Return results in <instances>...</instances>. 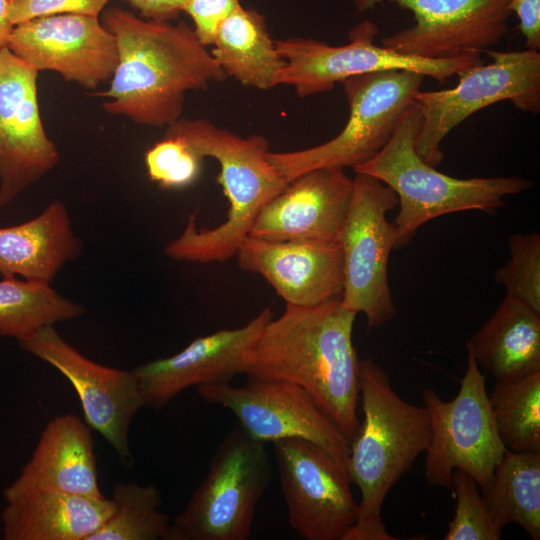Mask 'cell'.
Masks as SVG:
<instances>
[{
  "mask_svg": "<svg viewBox=\"0 0 540 540\" xmlns=\"http://www.w3.org/2000/svg\"><path fill=\"white\" fill-rule=\"evenodd\" d=\"M356 315L341 299L310 307L286 304L244 356L248 378L300 386L349 442L360 424V359L352 339Z\"/></svg>",
  "mask_w": 540,
  "mask_h": 540,
  "instance_id": "1",
  "label": "cell"
},
{
  "mask_svg": "<svg viewBox=\"0 0 540 540\" xmlns=\"http://www.w3.org/2000/svg\"><path fill=\"white\" fill-rule=\"evenodd\" d=\"M103 25L114 35L118 64L104 110L140 125L167 127L181 118L185 94L206 89L226 74L185 22L143 19L109 8Z\"/></svg>",
  "mask_w": 540,
  "mask_h": 540,
  "instance_id": "2",
  "label": "cell"
},
{
  "mask_svg": "<svg viewBox=\"0 0 540 540\" xmlns=\"http://www.w3.org/2000/svg\"><path fill=\"white\" fill-rule=\"evenodd\" d=\"M359 400L363 418L349 442L346 466L361 499L358 518L342 540H394L382 521V506L391 488L428 449L430 420L424 406L395 392L386 371L370 358L360 360Z\"/></svg>",
  "mask_w": 540,
  "mask_h": 540,
  "instance_id": "3",
  "label": "cell"
},
{
  "mask_svg": "<svg viewBox=\"0 0 540 540\" xmlns=\"http://www.w3.org/2000/svg\"><path fill=\"white\" fill-rule=\"evenodd\" d=\"M167 135L183 139L202 158L220 166L219 182L229 202L227 218L214 228L198 229L196 215L187 216L182 234L164 253L177 261L225 262L235 256L262 208L288 182L269 160V142L261 135L242 138L206 119L180 118L167 126Z\"/></svg>",
  "mask_w": 540,
  "mask_h": 540,
  "instance_id": "4",
  "label": "cell"
},
{
  "mask_svg": "<svg viewBox=\"0 0 540 540\" xmlns=\"http://www.w3.org/2000/svg\"><path fill=\"white\" fill-rule=\"evenodd\" d=\"M420 124L421 114L413 102L386 145L372 159L353 168L396 193L395 248L405 245L421 225L436 217L464 210L495 213L504 206L506 196L533 186L532 181L517 176L459 179L437 171L415 151Z\"/></svg>",
  "mask_w": 540,
  "mask_h": 540,
  "instance_id": "5",
  "label": "cell"
},
{
  "mask_svg": "<svg viewBox=\"0 0 540 540\" xmlns=\"http://www.w3.org/2000/svg\"><path fill=\"white\" fill-rule=\"evenodd\" d=\"M266 444L236 423L216 448L208 472L170 526L168 540H246L271 481Z\"/></svg>",
  "mask_w": 540,
  "mask_h": 540,
  "instance_id": "6",
  "label": "cell"
},
{
  "mask_svg": "<svg viewBox=\"0 0 540 540\" xmlns=\"http://www.w3.org/2000/svg\"><path fill=\"white\" fill-rule=\"evenodd\" d=\"M424 76L408 70H385L343 80L349 117L333 139L315 147L270 152L269 160L290 182L317 168H355L372 159L389 141L414 102Z\"/></svg>",
  "mask_w": 540,
  "mask_h": 540,
  "instance_id": "7",
  "label": "cell"
},
{
  "mask_svg": "<svg viewBox=\"0 0 540 540\" xmlns=\"http://www.w3.org/2000/svg\"><path fill=\"white\" fill-rule=\"evenodd\" d=\"M491 63L459 72L458 84L450 89L418 91L414 102L421 124L414 140L417 154L429 165L444 158V138L475 112L501 101H510L525 112L540 110V53L485 51Z\"/></svg>",
  "mask_w": 540,
  "mask_h": 540,
  "instance_id": "8",
  "label": "cell"
},
{
  "mask_svg": "<svg viewBox=\"0 0 540 540\" xmlns=\"http://www.w3.org/2000/svg\"><path fill=\"white\" fill-rule=\"evenodd\" d=\"M422 402L431 428L424 465L428 484L451 489L452 473L459 469L486 491L507 448L493 419L485 376L468 348L467 369L458 394L445 401L435 390L426 388Z\"/></svg>",
  "mask_w": 540,
  "mask_h": 540,
  "instance_id": "9",
  "label": "cell"
},
{
  "mask_svg": "<svg viewBox=\"0 0 540 540\" xmlns=\"http://www.w3.org/2000/svg\"><path fill=\"white\" fill-rule=\"evenodd\" d=\"M397 204V195L389 186L356 173L339 239L343 255L341 303L355 313H363L369 330L396 315L388 283V259L395 248L396 231L386 215Z\"/></svg>",
  "mask_w": 540,
  "mask_h": 540,
  "instance_id": "10",
  "label": "cell"
},
{
  "mask_svg": "<svg viewBox=\"0 0 540 540\" xmlns=\"http://www.w3.org/2000/svg\"><path fill=\"white\" fill-rule=\"evenodd\" d=\"M377 26L364 21L349 34V43L331 46L308 38L274 41L285 64L276 78V85H291L299 97L331 91L336 83L360 74L408 70L439 82L468 68L483 63L478 54L447 59H430L397 53L374 44Z\"/></svg>",
  "mask_w": 540,
  "mask_h": 540,
  "instance_id": "11",
  "label": "cell"
},
{
  "mask_svg": "<svg viewBox=\"0 0 540 540\" xmlns=\"http://www.w3.org/2000/svg\"><path fill=\"white\" fill-rule=\"evenodd\" d=\"M273 449L292 529L305 540H342L358 518L346 463L302 438Z\"/></svg>",
  "mask_w": 540,
  "mask_h": 540,
  "instance_id": "12",
  "label": "cell"
},
{
  "mask_svg": "<svg viewBox=\"0 0 540 540\" xmlns=\"http://www.w3.org/2000/svg\"><path fill=\"white\" fill-rule=\"evenodd\" d=\"M357 13L390 3L409 10L414 24L384 37L397 53L447 59L481 55L508 31L509 0H352Z\"/></svg>",
  "mask_w": 540,
  "mask_h": 540,
  "instance_id": "13",
  "label": "cell"
},
{
  "mask_svg": "<svg viewBox=\"0 0 540 540\" xmlns=\"http://www.w3.org/2000/svg\"><path fill=\"white\" fill-rule=\"evenodd\" d=\"M207 403L232 412L253 439L262 443L302 438L347 463L349 441L300 386L282 380L249 378L239 387L210 384L197 387Z\"/></svg>",
  "mask_w": 540,
  "mask_h": 540,
  "instance_id": "14",
  "label": "cell"
},
{
  "mask_svg": "<svg viewBox=\"0 0 540 540\" xmlns=\"http://www.w3.org/2000/svg\"><path fill=\"white\" fill-rule=\"evenodd\" d=\"M28 353L61 372L74 387L85 422L100 433L124 463H131L128 434L137 411L144 406L131 371L98 364L66 342L53 326L18 341Z\"/></svg>",
  "mask_w": 540,
  "mask_h": 540,
  "instance_id": "15",
  "label": "cell"
},
{
  "mask_svg": "<svg viewBox=\"0 0 540 540\" xmlns=\"http://www.w3.org/2000/svg\"><path fill=\"white\" fill-rule=\"evenodd\" d=\"M37 76L7 46L0 48V210L59 160L40 118Z\"/></svg>",
  "mask_w": 540,
  "mask_h": 540,
  "instance_id": "16",
  "label": "cell"
},
{
  "mask_svg": "<svg viewBox=\"0 0 540 540\" xmlns=\"http://www.w3.org/2000/svg\"><path fill=\"white\" fill-rule=\"evenodd\" d=\"M7 47L36 71L50 70L86 89L111 79L118 64L114 35L99 17L55 14L14 26Z\"/></svg>",
  "mask_w": 540,
  "mask_h": 540,
  "instance_id": "17",
  "label": "cell"
},
{
  "mask_svg": "<svg viewBox=\"0 0 540 540\" xmlns=\"http://www.w3.org/2000/svg\"><path fill=\"white\" fill-rule=\"evenodd\" d=\"M353 193L341 168H317L287 183L259 212L248 236L273 241L337 244Z\"/></svg>",
  "mask_w": 540,
  "mask_h": 540,
  "instance_id": "18",
  "label": "cell"
},
{
  "mask_svg": "<svg viewBox=\"0 0 540 540\" xmlns=\"http://www.w3.org/2000/svg\"><path fill=\"white\" fill-rule=\"evenodd\" d=\"M273 318L264 308L247 324L193 340L183 350L132 370L144 405L160 409L192 386L227 384L244 373V356Z\"/></svg>",
  "mask_w": 540,
  "mask_h": 540,
  "instance_id": "19",
  "label": "cell"
},
{
  "mask_svg": "<svg viewBox=\"0 0 540 540\" xmlns=\"http://www.w3.org/2000/svg\"><path fill=\"white\" fill-rule=\"evenodd\" d=\"M235 256L241 269L264 277L286 304L310 307L341 299L343 255L339 243L247 236Z\"/></svg>",
  "mask_w": 540,
  "mask_h": 540,
  "instance_id": "20",
  "label": "cell"
},
{
  "mask_svg": "<svg viewBox=\"0 0 540 540\" xmlns=\"http://www.w3.org/2000/svg\"><path fill=\"white\" fill-rule=\"evenodd\" d=\"M40 491L105 497L98 484L90 427L73 414L56 416L47 423L31 458L3 490V498Z\"/></svg>",
  "mask_w": 540,
  "mask_h": 540,
  "instance_id": "21",
  "label": "cell"
},
{
  "mask_svg": "<svg viewBox=\"0 0 540 540\" xmlns=\"http://www.w3.org/2000/svg\"><path fill=\"white\" fill-rule=\"evenodd\" d=\"M0 514L4 540H89L113 513V503L55 491L5 500Z\"/></svg>",
  "mask_w": 540,
  "mask_h": 540,
  "instance_id": "22",
  "label": "cell"
},
{
  "mask_svg": "<svg viewBox=\"0 0 540 540\" xmlns=\"http://www.w3.org/2000/svg\"><path fill=\"white\" fill-rule=\"evenodd\" d=\"M80 250L67 208L56 200L31 220L0 227V274L51 283Z\"/></svg>",
  "mask_w": 540,
  "mask_h": 540,
  "instance_id": "23",
  "label": "cell"
},
{
  "mask_svg": "<svg viewBox=\"0 0 540 540\" xmlns=\"http://www.w3.org/2000/svg\"><path fill=\"white\" fill-rule=\"evenodd\" d=\"M466 348L497 381H512L539 371L540 312L506 295Z\"/></svg>",
  "mask_w": 540,
  "mask_h": 540,
  "instance_id": "24",
  "label": "cell"
},
{
  "mask_svg": "<svg viewBox=\"0 0 540 540\" xmlns=\"http://www.w3.org/2000/svg\"><path fill=\"white\" fill-rule=\"evenodd\" d=\"M212 45L211 54L226 76L258 89L276 85L285 62L256 10L240 5L219 26Z\"/></svg>",
  "mask_w": 540,
  "mask_h": 540,
  "instance_id": "25",
  "label": "cell"
},
{
  "mask_svg": "<svg viewBox=\"0 0 540 540\" xmlns=\"http://www.w3.org/2000/svg\"><path fill=\"white\" fill-rule=\"evenodd\" d=\"M482 496L495 526L520 525L540 539V452L505 450Z\"/></svg>",
  "mask_w": 540,
  "mask_h": 540,
  "instance_id": "26",
  "label": "cell"
},
{
  "mask_svg": "<svg viewBox=\"0 0 540 540\" xmlns=\"http://www.w3.org/2000/svg\"><path fill=\"white\" fill-rule=\"evenodd\" d=\"M84 312L82 305L60 295L50 282L15 276L0 280V337L19 341Z\"/></svg>",
  "mask_w": 540,
  "mask_h": 540,
  "instance_id": "27",
  "label": "cell"
},
{
  "mask_svg": "<svg viewBox=\"0 0 540 540\" xmlns=\"http://www.w3.org/2000/svg\"><path fill=\"white\" fill-rule=\"evenodd\" d=\"M488 397L503 445L515 452H540V370L497 381Z\"/></svg>",
  "mask_w": 540,
  "mask_h": 540,
  "instance_id": "28",
  "label": "cell"
},
{
  "mask_svg": "<svg viewBox=\"0 0 540 540\" xmlns=\"http://www.w3.org/2000/svg\"><path fill=\"white\" fill-rule=\"evenodd\" d=\"M111 501L113 513L89 540H168L171 523L156 486L119 484Z\"/></svg>",
  "mask_w": 540,
  "mask_h": 540,
  "instance_id": "29",
  "label": "cell"
},
{
  "mask_svg": "<svg viewBox=\"0 0 540 540\" xmlns=\"http://www.w3.org/2000/svg\"><path fill=\"white\" fill-rule=\"evenodd\" d=\"M511 257L494 275V281L513 297L540 312V235L536 232L509 237Z\"/></svg>",
  "mask_w": 540,
  "mask_h": 540,
  "instance_id": "30",
  "label": "cell"
},
{
  "mask_svg": "<svg viewBox=\"0 0 540 540\" xmlns=\"http://www.w3.org/2000/svg\"><path fill=\"white\" fill-rule=\"evenodd\" d=\"M477 482L466 472L455 469L451 489L456 496L454 516L444 540H499V530L488 513Z\"/></svg>",
  "mask_w": 540,
  "mask_h": 540,
  "instance_id": "31",
  "label": "cell"
},
{
  "mask_svg": "<svg viewBox=\"0 0 540 540\" xmlns=\"http://www.w3.org/2000/svg\"><path fill=\"white\" fill-rule=\"evenodd\" d=\"M202 160L183 139L167 134L145 154L150 180L163 189L184 188L194 183L200 175Z\"/></svg>",
  "mask_w": 540,
  "mask_h": 540,
  "instance_id": "32",
  "label": "cell"
},
{
  "mask_svg": "<svg viewBox=\"0 0 540 540\" xmlns=\"http://www.w3.org/2000/svg\"><path fill=\"white\" fill-rule=\"evenodd\" d=\"M109 0H13L9 17L15 26L36 17L55 14H84L99 17Z\"/></svg>",
  "mask_w": 540,
  "mask_h": 540,
  "instance_id": "33",
  "label": "cell"
},
{
  "mask_svg": "<svg viewBox=\"0 0 540 540\" xmlns=\"http://www.w3.org/2000/svg\"><path fill=\"white\" fill-rule=\"evenodd\" d=\"M239 0H188L183 12L194 23V32L204 45H212L219 26L239 6Z\"/></svg>",
  "mask_w": 540,
  "mask_h": 540,
  "instance_id": "34",
  "label": "cell"
},
{
  "mask_svg": "<svg viewBox=\"0 0 540 540\" xmlns=\"http://www.w3.org/2000/svg\"><path fill=\"white\" fill-rule=\"evenodd\" d=\"M508 8L518 18V29L528 50L540 49V0H509Z\"/></svg>",
  "mask_w": 540,
  "mask_h": 540,
  "instance_id": "35",
  "label": "cell"
},
{
  "mask_svg": "<svg viewBox=\"0 0 540 540\" xmlns=\"http://www.w3.org/2000/svg\"><path fill=\"white\" fill-rule=\"evenodd\" d=\"M145 19L167 21L176 19L188 0H127Z\"/></svg>",
  "mask_w": 540,
  "mask_h": 540,
  "instance_id": "36",
  "label": "cell"
},
{
  "mask_svg": "<svg viewBox=\"0 0 540 540\" xmlns=\"http://www.w3.org/2000/svg\"><path fill=\"white\" fill-rule=\"evenodd\" d=\"M10 1L0 0V48L8 45L14 25L9 17Z\"/></svg>",
  "mask_w": 540,
  "mask_h": 540,
  "instance_id": "37",
  "label": "cell"
},
{
  "mask_svg": "<svg viewBox=\"0 0 540 540\" xmlns=\"http://www.w3.org/2000/svg\"><path fill=\"white\" fill-rule=\"evenodd\" d=\"M9 1H10V3H11L13 0H9Z\"/></svg>",
  "mask_w": 540,
  "mask_h": 540,
  "instance_id": "38",
  "label": "cell"
}]
</instances>
